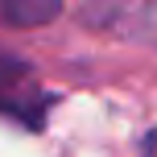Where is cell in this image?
<instances>
[{
    "label": "cell",
    "mask_w": 157,
    "mask_h": 157,
    "mask_svg": "<svg viewBox=\"0 0 157 157\" xmlns=\"http://www.w3.org/2000/svg\"><path fill=\"white\" fill-rule=\"evenodd\" d=\"M141 149H145V153H157V132H145V136H141Z\"/></svg>",
    "instance_id": "obj_4"
},
{
    "label": "cell",
    "mask_w": 157,
    "mask_h": 157,
    "mask_svg": "<svg viewBox=\"0 0 157 157\" xmlns=\"http://www.w3.org/2000/svg\"><path fill=\"white\" fill-rule=\"evenodd\" d=\"M54 103H58V91H46L37 83V71L25 58L0 50V116L17 120L29 132H41Z\"/></svg>",
    "instance_id": "obj_1"
},
{
    "label": "cell",
    "mask_w": 157,
    "mask_h": 157,
    "mask_svg": "<svg viewBox=\"0 0 157 157\" xmlns=\"http://www.w3.org/2000/svg\"><path fill=\"white\" fill-rule=\"evenodd\" d=\"M62 17V0H0V25L8 29H41Z\"/></svg>",
    "instance_id": "obj_3"
},
{
    "label": "cell",
    "mask_w": 157,
    "mask_h": 157,
    "mask_svg": "<svg viewBox=\"0 0 157 157\" xmlns=\"http://www.w3.org/2000/svg\"><path fill=\"white\" fill-rule=\"evenodd\" d=\"M83 21L91 29L157 50V0H83Z\"/></svg>",
    "instance_id": "obj_2"
}]
</instances>
